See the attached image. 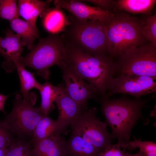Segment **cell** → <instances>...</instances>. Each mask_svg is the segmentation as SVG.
<instances>
[{"label": "cell", "mask_w": 156, "mask_h": 156, "mask_svg": "<svg viewBox=\"0 0 156 156\" xmlns=\"http://www.w3.org/2000/svg\"><path fill=\"white\" fill-rule=\"evenodd\" d=\"M53 2L55 8L66 9L81 20H97L101 22L111 13L97 7L86 4L81 0H56Z\"/></svg>", "instance_id": "12"}, {"label": "cell", "mask_w": 156, "mask_h": 156, "mask_svg": "<svg viewBox=\"0 0 156 156\" xmlns=\"http://www.w3.org/2000/svg\"></svg>", "instance_id": "36"}, {"label": "cell", "mask_w": 156, "mask_h": 156, "mask_svg": "<svg viewBox=\"0 0 156 156\" xmlns=\"http://www.w3.org/2000/svg\"><path fill=\"white\" fill-rule=\"evenodd\" d=\"M156 77L120 75L113 77L108 86L107 95L126 94L139 99L142 96L156 92Z\"/></svg>", "instance_id": "9"}, {"label": "cell", "mask_w": 156, "mask_h": 156, "mask_svg": "<svg viewBox=\"0 0 156 156\" xmlns=\"http://www.w3.org/2000/svg\"><path fill=\"white\" fill-rule=\"evenodd\" d=\"M141 17L145 23L146 38L156 47V13L153 15H142Z\"/></svg>", "instance_id": "25"}, {"label": "cell", "mask_w": 156, "mask_h": 156, "mask_svg": "<svg viewBox=\"0 0 156 156\" xmlns=\"http://www.w3.org/2000/svg\"><path fill=\"white\" fill-rule=\"evenodd\" d=\"M116 58V72L120 75L156 77V47L149 42L131 48Z\"/></svg>", "instance_id": "7"}, {"label": "cell", "mask_w": 156, "mask_h": 156, "mask_svg": "<svg viewBox=\"0 0 156 156\" xmlns=\"http://www.w3.org/2000/svg\"><path fill=\"white\" fill-rule=\"evenodd\" d=\"M70 19L61 36L65 45L89 55L109 56L107 31L102 23L97 20H81L73 16Z\"/></svg>", "instance_id": "4"}, {"label": "cell", "mask_w": 156, "mask_h": 156, "mask_svg": "<svg viewBox=\"0 0 156 156\" xmlns=\"http://www.w3.org/2000/svg\"><path fill=\"white\" fill-rule=\"evenodd\" d=\"M0 121H1V120H0Z\"/></svg>", "instance_id": "35"}, {"label": "cell", "mask_w": 156, "mask_h": 156, "mask_svg": "<svg viewBox=\"0 0 156 156\" xmlns=\"http://www.w3.org/2000/svg\"><path fill=\"white\" fill-rule=\"evenodd\" d=\"M5 37L0 42V53L4 57L2 66L7 73L12 71L16 68L14 62L18 60L23 50L20 36L14 34L9 29L5 31Z\"/></svg>", "instance_id": "13"}, {"label": "cell", "mask_w": 156, "mask_h": 156, "mask_svg": "<svg viewBox=\"0 0 156 156\" xmlns=\"http://www.w3.org/2000/svg\"><path fill=\"white\" fill-rule=\"evenodd\" d=\"M31 144L30 141L18 137L15 138L8 148L5 156H23Z\"/></svg>", "instance_id": "26"}, {"label": "cell", "mask_w": 156, "mask_h": 156, "mask_svg": "<svg viewBox=\"0 0 156 156\" xmlns=\"http://www.w3.org/2000/svg\"><path fill=\"white\" fill-rule=\"evenodd\" d=\"M134 140L129 141L124 148L132 150L138 148L143 156H156V144L153 141H143L134 138Z\"/></svg>", "instance_id": "23"}, {"label": "cell", "mask_w": 156, "mask_h": 156, "mask_svg": "<svg viewBox=\"0 0 156 156\" xmlns=\"http://www.w3.org/2000/svg\"><path fill=\"white\" fill-rule=\"evenodd\" d=\"M96 112L95 107L84 110L70 125L73 131L86 142L103 151L112 144L113 139L107 125L96 117Z\"/></svg>", "instance_id": "8"}, {"label": "cell", "mask_w": 156, "mask_h": 156, "mask_svg": "<svg viewBox=\"0 0 156 156\" xmlns=\"http://www.w3.org/2000/svg\"><path fill=\"white\" fill-rule=\"evenodd\" d=\"M8 150V148H0V156H5Z\"/></svg>", "instance_id": "32"}, {"label": "cell", "mask_w": 156, "mask_h": 156, "mask_svg": "<svg viewBox=\"0 0 156 156\" xmlns=\"http://www.w3.org/2000/svg\"><path fill=\"white\" fill-rule=\"evenodd\" d=\"M66 141L60 134L51 135L36 144L30 149L32 156H66Z\"/></svg>", "instance_id": "14"}, {"label": "cell", "mask_w": 156, "mask_h": 156, "mask_svg": "<svg viewBox=\"0 0 156 156\" xmlns=\"http://www.w3.org/2000/svg\"><path fill=\"white\" fill-rule=\"evenodd\" d=\"M66 49L61 36L51 34L40 38L30 52L20 57L19 61L24 66L35 70L38 76L47 80L50 75L49 68L54 65L59 66L65 60Z\"/></svg>", "instance_id": "5"}, {"label": "cell", "mask_w": 156, "mask_h": 156, "mask_svg": "<svg viewBox=\"0 0 156 156\" xmlns=\"http://www.w3.org/2000/svg\"><path fill=\"white\" fill-rule=\"evenodd\" d=\"M39 91L41 98V103L39 107L44 116H48L52 108L53 103L56 97L55 86L47 81L42 84Z\"/></svg>", "instance_id": "22"}, {"label": "cell", "mask_w": 156, "mask_h": 156, "mask_svg": "<svg viewBox=\"0 0 156 156\" xmlns=\"http://www.w3.org/2000/svg\"><path fill=\"white\" fill-rule=\"evenodd\" d=\"M66 156H99L102 151L89 144L73 131L66 141Z\"/></svg>", "instance_id": "17"}, {"label": "cell", "mask_w": 156, "mask_h": 156, "mask_svg": "<svg viewBox=\"0 0 156 156\" xmlns=\"http://www.w3.org/2000/svg\"><path fill=\"white\" fill-rule=\"evenodd\" d=\"M30 148L28 149L25 152L23 156H31L30 153Z\"/></svg>", "instance_id": "33"}, {"label": "cell", "mask_w": 156, "mask_h": 156, "mask_svg": "<svg viewBox=\"0 0 156 156\" xmlns=\"http://www.w3.org/2000/svg\"><path fill=\"white\" fill-rule=\"evenodd\" d=\"M44 116L39 107H34L18 94L12 111L1 120L0 125L17 137L28 141L29 138L31 140L36 126Z\"/></svg>", "instance_id": "6"}, {"label": "cell", "mask_w": 156, "mask_h": 156, "mask_svg": "<svg viewBox=\"0 0 156 156\" xmlns=\"http://www.w3.org/2000/svg\"><path fill=\"white\" fill-rule=\"evenodd\" d=\"M55 88L56 95L55 102L59 112L56 120L62 133L84 110L68 95L65 87L55 86Z\"/></svg>", "instance_id": "11"}, {"label": "cell", "mask_w": 156, "mask_h": 156, "mask_svg": "<svg viewBox=\"0 0 156 156\" xmlns=\"http://www.w3.org/2000/svg\"><path fill=\"white\" fill-rule=\"evenodd\" d=\"M19 77L20 83V91L23 99L34 106L36 101L35 94L29 93L30 90L35 88L39 90L42 84L39 83L34 77V73H31L25 68V66L19 62V60L14 62Z\"/></svg>", "instance_id": "16"}, {"label": "cell", "mask_w": 156, "mask_h": 156, "mask_svg": "<svg viewBox=\"0 0 156 156\" xmlns=\"http://www.w3.org/2000/svg\"><path fill=\"white\" fill-rule=\"evenodd\" d=\"M10 95H5L0 94V111H1L5 114L7 113L4 110L5 102Z\"/></svg>", "instance_id": "30"}, {"label": "cell", "mask_w": 156, "mask_h": 156, "mask_svg": "<svg viewBox=\"0 0 156 156\" xmlns=\"http://www.w3.org/2000/svg\"><path fill=\"white\" fill-rule=\"evenodd\" d=\"M110 12L101 22L106 29L109 56L116 58L129 49L148 42L145 23L141 17L132 16L118 10Z\"/></svg>", "instance_id": "1"}, {"label": "cell", "mask_w": 156, "mask_h": 156, "mask_svg": "<svg viewBox=\"0 0 156 156\" xmlns=\"http://www.w3.org/2000/svg\"><path fill=\"white\" fill-rule=\"evenodd\" d=\"M58 66L62 71V77L68 94L83 110H86L88 100L98 95L96 91L64 62Z\"/></svg>", "instance_id": "10"}, {"label": "cell", "mask_w": 156, "mask_h": 156, "mask_svg": "<svg viewBox=\"0 0 156 156\" xmlns=\"http://www.w3.org/2000/svg\"><path fill=\"white\" fill-rule=\"evenodd\" d=\"M14 135L0 124V148H8L15 139Z\"/></svg>", "instance_id": "27"}, {"label": "cell", "mask_w": 156, "mask_h": 156, "mask_svg": "<svg viewBox=\"0 0 156 156\" xmlns=\"http://www.w3.org/2000/svg\"><path fill=\"white\" fill-rule=\"evenodd\" d=\"M154 96L144 99L125 97L112 100L100 99L105 123L111 129V134L113 140H118L117 144L121 148H124L130 141L133 128L142 117V110Z\"/></svg>", "instance_id": "3"}, {"label": "cell", "mask_w": 156, "mask_h": 156, "mask_svg": "<svg viewBox=\"0 0 156 156\" xmlns=\"http://www.w3.org/2000/svg\"><path fill=\"white\" fill-rule=\"evenodd\" d=\"M120 148L118 144L111 145L101 152L99 156H123L124 151H121Z\"/></svg>", "instance_id": "29"}, {"label": "cell", "mask_w": 156, "mask_h": 156, "mask_svg": "<svg viewBox=\"0 0 156 156\" xmlns=\"http://www.w3.org/2000/svg\"><path fill=\"white\" fill-rule=\"evenodd\" d=\"M43 18V25L48 32L55 35L63 32L67 24V20L60 9L49 8Z\"/></svg>", "instance_id": "20"}, {"label": "cell", "mask_w": 156, "mask_h": 156, "mask_svg": "<svg viewBox=\"0 0 156 156\" xmlns=\"http://www.w3.org/2000/svg\"><path fill=\"white\" fill-rule=\"evenodd\" d=\"M123 156H143V155L142 153L139 151L137 153L134 154H131L124 151Z\"/></svg>", "instance_id": "31"}, {"label": "cell", "mask_w": 156, "mask_h": 156, "mask_svg": "<svg viewBox=\"0 0 156 156\" xmlns=\"http://www.w3.org/2000/svg\"><path fill=\"white\" fill-rule=\"evenodd\" d=\"M17 1L0 0V17L10 22L18 18Z\"/></svg>", "instance_id": "24"}, {"label": "cell", "mask_w": 156, "mask_h": 156, "mask_svg": "<svg viewBox=\"0 0 156 156\" xmlns=\"http://www.w3.org/2000/svg\"><path fill=\"white\" fill-rule=\"evenodd\" d=\"M156 4L155 0H118L116 1L115 10L132 14L150 15Z\"/></svg>", "instance_id": "19"}, {"label": "cell", "mask_w": 156, "mask_h": 156, "mask_svg": "<svg viewBox=\"0 0 156 156\" xmlns=\"http://www.w3.org/2000/svg\"><path fill=\"white\" fill-rule=\"evenodd\" d=\"M3 38L2 37H0V42L1 41V39H2V38Z\"/></svg>", "instance_id": "34"}, {"label": "cell", "mask_w": 156, "mask_h": 156, "mask_svg": "<svg viewBox=\"0 0 156 156\" xmlns=\"http://www.w3.org/2000/svg\"><path fill=\"white\" fill-rule=\"evenodd\" d=\"M62 133L56 120L48 116H44L38 122L34 129L30 142L32 144L38 143L49 136Z\"/></svg>", "instance_id": "21"}, {"label": "cell", "mask_w": 156, "mask_h": 156, "mask_svg": "<svg viewBox=\"0 0 156 156\" xmlns=\"http://www.w3.org/2000/svg\"><path fill=\"white\" fill-rule=\"evenodd\" d=\"M92 3L96 7L106 11L111 12L115 10L116 1L112 0H81Z\"/></svg>", "instance_id": "28"}, {"label": "cell", "mask_w": 156, "mask_h": 156, "mask_svg": "<svg viewBox=\"0 0 156 156\" xmlns=\"http://www.w3.org/2000/svg\"><path fill=\"white\" fill-rule=\"evenodd\" d=\"M10 22L12 29L22 38V44L32 50L35 47L33 44L35 40L39 37V31L36 26L31 25L18 18Z\"/></svg>", "instance_id": "18"}, {"label": "cell", "mask_w": 156, "mask_h": 156, "mask_svg": "<svg viewBox=\"0 0 156 156\" xmlns=\"http://www.w3.org/2000/svg\"><path fill=\"white\" fill-rule=\"evenodd\" d=\"M65 45L66 50L64 62L93 86L101 98L109 99L107 92L109 84L116 71L114 58L109 55H89Z\"/></svg>", "instance_id": "2"}, {"label": "cell", "mask_w": 156, "mask_h": 156, "mask_svg": "<svg viewBox=\"0 0 156 156\" xmlns=\"http://www.w3.org/2000/svg\"><path fill=\"white\" fill-rule=\"evenodd\" d=\"M52 0H19L18 6V16L22 17L31 25L36 26L38 16L43 18L50 8Z\"/></svg>", "instance_id": "15"}]
</instances>
